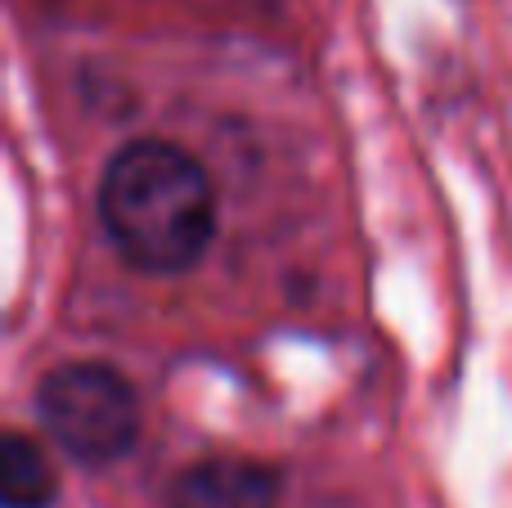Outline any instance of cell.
Returning <instances> with one entry per match:
<instances>
[{
    "label": "cell",
    "mask_w": 512,
    "mask_h": 508,
    "mask_svg": "<svg viewBox=\"0 0 512 508\" xmlns=\"http://www.w3.org/2000/svg\"><path fill=\"white\" fill-rule=\"evenodd\" d=\"M36 423L45 441L86 473L122 464L144 432L140 387L108 360H68L36 383Z\"/></svg>",
    "instance_id": "2"
},
{
    "label": "cell",
    "mask_w": 512,
    "mask_h": 508,
    "mask_svg": "<svg viewBox=\"0 0 512 508\" xmlns=\"http://www.w3.org/2000/svg\"><path fill=\"white\" fill-rule=\"evenodd\" d=\"M95 212L131 270L153 279L189 275L216 239V180L176 140L140 135L104 162Z\"/></svg>",
    "instance_id": "1"
},
{
    "label": "cell",
    "mask_w": 512,
    "mask_h": 508,
    "mask_svg": "<svg viewBox=\"0 0 512 508\" xmlns=\"http://www.w3.org/2000/svg\"><path fill=\"white\" fill-rule=\"evenodd\" d=\"M167 508H283V473L252 455H207L171 477Z\"/></svg>",
    "instance_id": "3"
},
{
    "label": "cell",
    "mask_w": 512,
    "mask_h": 508,
    "mask_svg": "<svg viewBox=\"0 0 512 508\" xmlns=\"http://www.w3.org/2000/svg\"><path fill=\"white\" fill-rule=\"evenodd\" d=\"M0 504L5 508H54L59 504V473L45 446L23 428L0 437Z\"/></svg>",
    "instance_id": "4"
}]
</instances>
